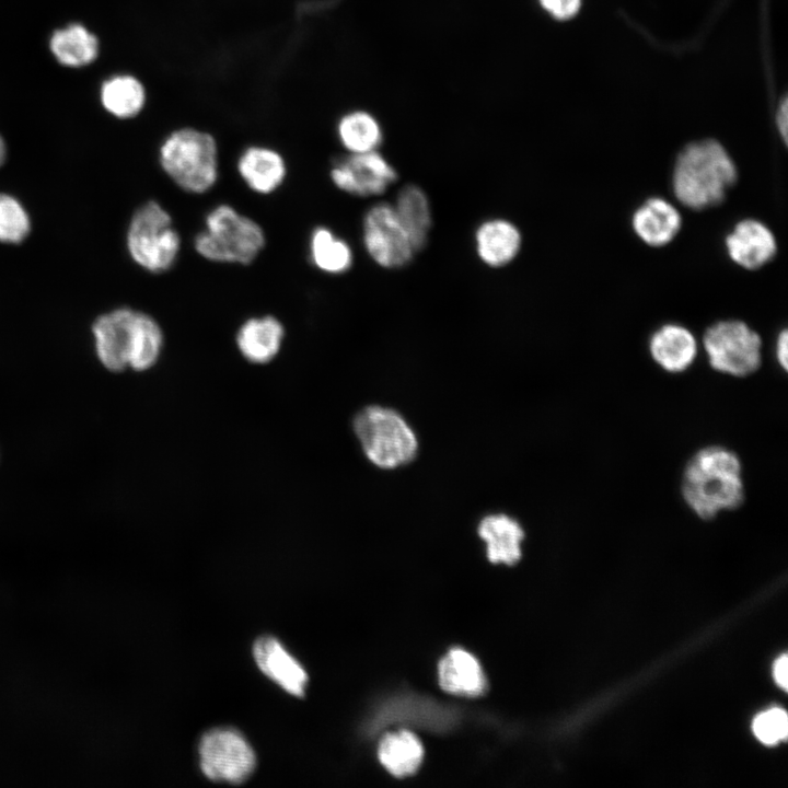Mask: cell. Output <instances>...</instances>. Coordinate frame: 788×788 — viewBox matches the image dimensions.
<instances>
[{
    "mask_svg": "<svg viewBox=\"0 0 788 788\" xmlns=\"http://www.w3.org/2000/svg\"><path fill=\"white\" fill-rule=\"evenodd\" d=\"M680 490L687 508L705 521L739 509L745 501L741 459L720 444L698 449L684 465Z\"/></svg>",
    "mask_w": 788,
    "mask_h": 788,
    "instance_id": "6da1fadb",
    "label": "cell"
},
{
    "mask_svg": "<svg viewBox=\"0 0 788 788\" xmlns=\"http://www.w3.org/2000/svg\"><path fill=\"white\" fill-rule=\"evenodd\" d=\"M96 356L105 369L146 371L159 360L164 334L150 314L123 306L99 316L92 325Z\"/></svg>",
    "mask_w": 788,
    "mask_h": 788,
    "instance_id": "7a4b0ae2",
    "label": "cell"
},
{
    "mask_svg": "<svg viewBox=\"0 0 788 788\" xmlns=\"http://www.w3.org/2000/svg\"><path fill=\"white\" fill-rule=\"evenodd\" d=\"M738 179V169L714 139L686 144L677 154L672 173L675 198L684 207L702 211L720 205Z\"/></svg>",
    "mask_w": 788,
    "mask_h": 788,
    "instance_id": "3957f363",
    "label": "cell"
},
{
    "mask_svg": "<svg viewBox=\"0 0 788 788\" xmlns=\"http://www.w3.org/2000/svg\"><path fill=\"white\" fill-rule=\"evenodd\" d=\"M159 164L183 192L202 195L220 175L219 147L208 131L183 126L169 132L159 147Z\"/></svg>",
    "mask_w": 788,
    "mask_h": 788,
    "instance_id": "277c9868",
    "label": "cell"
},
{
    "mask_svg": "<svg viewBox=\"0 0 788 788\" xmlns=\"http://www.w3.org/2000/svg\"><path fill=\"white\" fill-rule=\"evenodd\" d=\"M193 245L208 262L246 266L264 250L266 234L256 220L222 202L207 212Z\"/></svg>",
    "mask_w": 788,
    "mask_h": 788,
    "instance_id": "5b68a950",
    "label": "cell"
},
{
    "mask_svg": "<svg viewBox=\"0 0 788 788\" xmlns=\"http://www.w3.org/2000/svg\"><path fill=\"white\" fill-rule=\"evenodd\" d=\"M352 429L367 459L383 470L410 463L418 441L404 417L393 408L369 405L352 418Z\"/></svg>",
    "mask_w": 788,
    "mask_h": 788,
    "instance_id": "8992f818",
    "label": "cell"
},
{
    "mask_svg": "<svg viewBox=\"0 0 788 788\" xmlns=\"http://www.w3.org/2000/svg\"><path fill=\"white\" fill-rule=\"evenodd\" d=\"M132 260L152 274L172 269L182 248V237L171 213L157 200L141 205L132 215L126 234Z\"/></svg>",
    "mask_w": 788,
    "mask_h": 788,
    "instance_id": "52a82bcc",
    "label": "cell"
},
{
    "mask_svg": "<svg viewBox=\"0 0 788 788\" xmlns=\"http://www.w3.org/2000/svg\"><path fill=\"white\" fill-rule=\"evenodd\" d=\"M762 344L758 333L740 320L718 321L703 335L711 369L734 378H746L761 368Z\"/></svg>",
    "mask_w": 788,
    "mask_h": 788,
    "instance_id": "ba28073f",
    "label": "cell"
},
{
    "mask_svg": "<svg viewBox=\"0 0 788 788\" xmlns=\"http://www.w3.org/2000/svg\"><path fill=\"white\" fill-rule=\"evenodd\" d=\"M199 764L204 775L215 781L240 784L253 773L255 753L236 730L213 729L201 738Z\"/></svg>",
    "mask_w": 788,
    "mask_h": 788,
    "instance_id": "9c48e42d",
    "label": "cell"
},
{
    "mask_svg": "<svg viewBox=\"0 0 788 788\" xmlns=\"http://www.w3.org/2000/svg\"><path fill=\"white\" fill-rule=\"evenodd\" d=\"M362 237L370 257L381 267L399 268L408 264L415 248L394 207L378 204L363 218Z\"/></svg>",
    "mask_w": 788,
    "mask_h": 788,
    "instance_id": "30bf717a",
    "label": "cell"
},
{
    "mask_svg": "<svg viewBox=\"0 0 788 788\" xmlns=\"http://www.w3.org/2000/svg\"><path fill=\"white\" fill-rule=\"evenodd\" d=\"M333 184L350 195L376 196L396 181L397 173L375 150L349 153L337 160L329 171Z\"/></svg>",
    "mask_w": 788,
    "mask_h": 788,
    "instance_id": "8fae6325",
    "label": "cell"
},
{
    "mask_svg": "<svg viewBox=\"0 0 788 788\" xmlns=\"http://www.w3.org/2000/svg\"><path fill=\"white\" fill-rule=\"evenodd\" d=\"M729 258L746 270H757L777 254V241L772 230L753 218L737 222L725 239Z\"/></svg>",
    "mask_w": 788,
    "mask_h": 788,
    "instance_id": "7c38bea8",
    "label": "cell"
},
{
    "mask_svg": "<svg viewBox=\"0 0 788 788\" xmlns=\"http://www.w3.org/2000/svg\"><path fill=\"white\" fill-rule=\"evenodd\" d=\"M236 171L243 183L259 195H270L278 190L288 174L283 155L263 144L243 149L236 161Z\"/></svg>",
    "mask_w": 788,
    "mask_h": 788,
    "instance_id": "4fadbf2b",
    "label": "cell"
},
{
    "mask_svg": "<svg viewBox=\"0 0 788 788\" xmlns=\"http://www.w3.org/2000/svg\"><path fill=\"white\" fill-rule=\"evenodd\" d=\"M648 350L662 370L679 374L690 369L696 360L698 344L695 335L684 325L667 323L650 335Z\"/></svg>",
    "mask_w": 788,
    "mask_h": 788,
    "instance_id": "5bb4252c",
    "label": "cell"
},
{
    "mask_svg": "<svg viewBox=\"0 0 788 788\" xmlns=\"http://www.w3.org/2000/svg\"><path fill=\"white\" fill-rule=\"evenodd\" d=\"M631 228L645 244L662 247L670 244L681 231L682 216L669 200L650 197L633 212Z\"/></svg>",
    "mask_w": 788,
    "mask_h": 788,
    "instance_id": "9a60e30c",
    "label": "cell"
},
{
    "mask_svg": "<svg viewBox=\"0 0 788 788\" xmlns=\"http://www.w3.org/2000/svg\"><path fill=\"white\" fill-rule=\"evenodd\" d=\"M285 334V326L276 316H252L237 328L235 344L244 359L264 364L279 354Z\"/></svg>",
    "mask_w": 788,
    "mask_h": 788,
    "instance_id": "2e32d148",
    "label": "cell"
},
{
    "mask_svg": "<svg viewBox=\"0 0 788 788\" xmlns=\"http://www.w3.org/2000/svg\"><path fill=\"white\" fill-rule=\"evenodd\" d=\"M253 650L255 661L265 675L288 693L304 695L308 674L276 638H259Z\"/></svg>",
    "mask_w": 788,
    "mask_h": 788,
    "instance_id": "e0dca14e",
    "label": "cell"
},
{
    "mask_svg": "<svg viewBox=\"0 0 788 788\" xmlns=\"http://www.w3.org/2000/svg\"><path fill=\"white\" fill-rule=\"evenodd\" d=\"M477 533L486 543L491 563L514 565L521 558L524 531L515 519L503 513L488 514L478 523Z\"/></svg>",
    "mask_w": 788,
    "mask_h": 788,
    "instance_id": "ac0fdd59",
    "label": "cell"
},
{
    "mask_svg": "<svg viewBox=\"0 0 788 788\" xmlns=\"http://www.w3.org/2000/svg\"><path fill=\"white\" fill-rule=\"evenodd\" d=\"M479 258L491 267L512 262L521 247L518 228L503 219H493L480 224L475 234Z\"/></svg>",
    "mask_w": 788,
    "mask_h": 788,
    "instance_id": "d6986e66",
    "label": "cell"
},
{
    "mask_svg": "<svg viewBox=\"0 0 788 788\" xmlns=\"http://www.w3.org/2000/svg\"><path fill=\"white\" fill-rule=\"evenodd\" d=\"M439 683L448 693L478 696L485 692L486 679L480 664L465 650L452 649L439 663Z\"/></svg>",
    "mask_w": 788,
    "mask_h": 788,
    "instance_id": "ffe728a7",
    "label": "cell"
},
{
    "mask_svg": "<svg viewBox=\"0 0 788 788\" xmlns=\"http://www.w3.org/2000/svg\"><path fill=\"white\" fill-rule=\"evenodd\" d=\"M49 46L59 63L72 68L86 66L99 55L96 36L79 23L55 31Z\"/></svg>",
    "mask_w": 788,
    "mask_h": 788,
    "instance_id": "44dd1931",
    "label": "cell"
},
{
    "mask_svg": "<svg viewBox=\"0 0 788 788\" xmlns=\"http://www.w3.org/2000/svg\"><path fill=\"white\" fill-rule=\"evenodd\" d=\"M103 107L119 119L134 118L141 113L147 102L142 82L131 74L114 76L101 86Z\"/></svg>",
    "mask_w": 788,
    "mask_h": 788,
    "instance_id": "7402d4cb",
    "label": "cell"
},
{
    "mask_svg": "<svg viewBox=\"0 0 788 788\" xmlns=\"http://www.w3.org/2000/svg\"><path fill=\"white\" fill-rule=\"evenodd\" d=\"M378 755L381 764L394 776L414 774L424 756L420 741L412 732L402 730L387 733L380 742Z\"/></svg>",
    "mask_w": 788,
    "mask_h": 788,
    "instance_id": "603a6c76",
    "label": "cell"
},
{
    "mask_svg": "<svg viewBox=\"0 0 788 788\" xmlns=\"http://www.w3.org/2000/svg\"><path fill=\"white\" fill-rule=\"evenodd\" d=\"M394 209L415 251H419L426 245L431 228L430 207L425 193L415 185L405 186Z\"/></svg>",
    "mask_w": 788,
    "mask_h": 788,
    "instance_id": "cb8c5ba5",
    "label": "cell"
},
{
    "mask_svg": "<svg viewBox=\"0 0 788 788\" xmlns=\"http://www.w3.org/2000/svg\"><path fill=\"white\" fill-rule=\"evenodd\" d=\"M309 257L321 271L338 275L350 269L352 251L349 244L326 227H316L309 239Z\"/></svg>",
    "mask_w": 788,
    "mask_h": 788,
    "instance_id": "d4e9b609",
    "label": "cell"
},
{
    "mask_svg": "<svg viewBox=\"0 0 788 788\" xmlns=\"http://www.w3.org/2000/svg\"><path fill=\"white\" fill-rule=\"evenodd\" d=\"M337 136L349 153L373 151L382 139L381 128L375 118L361 111L350 112L339 119Z\"/></svg>",
    "mask_w": 788,
    "mask_h": 788,
    "instance_id": "484cf974",
    "label": "cell"
},
{
    "mask_svg": "<svg viewBox=\"0 0 788 788\" xmlns=\"http://www.w3.org/2000/svg\"><path fill=\"white\" fill-rule=\"evenodd\" d=\"M30 230V217L22 204L11 195L0 194V242L18 244Z\"/></svg>",
    "mask_w": 788,
    "mask_h": 788,
    "instance_id": "4316f807",
    "label": "cell"
},
{
    "mask_svg": "<svg viewBox=\"0 0 788 788\" xmlns=\"http://www.w3.org/2000/svg\"><path fill=\"white\" fill-rule=\"evenodd\" d=\"M753 732L761 742L767 745L785 740L788 733L786 711L780 708H773L760 714L753 721Z\"/></svg>",
    "mask_w": 788,
    "mask_h": 788,
    "instance_id": "83f0119b",
    "label": "cell"
},
{
    "mask_svg": "<svg viewBox=\"0 0 788 788\" xmlns=\"http://www.w3.org/2000/svg\"><path fill=\"white\" fill-rule=\"evenodd\" d=\"M540 2L554 18L565 20L572 18L579 11L581 0H540Z\"/></svg>",
    "mask_w": 788,
    "mask_h": 788,
    "instance_id": "f1b7e54d",
    "label": "cell"
},
{
    "mask_svg": "<svg viewBox=\"0 0 788 788\" xmlns=\"http://www.w3.org/2000/svg\"><path fill=\"white\" fill-rule=\"evenodd\" d=\"M775 357L779 367L786 372L788 368V331L783 328L776 338Z\"/></svg>",
    "mask_w": 788,
    "mask_h": 788,
    "instance_id": "f546056e",
    "label": "cell"
},
{
    "mask_svg": "<svg viewBox=\"0 0 788 788\" xmlns=\"http://www.w3.org/2000/svg\"><path fill=\"white\" fill-rule=\"evenodd\" d=\"M776 125L778 128V131L781 136L783 141L787 144L788 139V103L787 99L785 97L777 111L776 115Z\"/></svg>",
    "mask_w": 788,
    "mask_h": 788,
    "instance_id": "4dcf8cb0",
    "label": "cell"
},
{
    "mask_svg": "<svg viewBox=\"0 0 788 788\" xmlns=\"http://www.w3.org/2000/svg\"><path fill=\"white\" fill-rule=\"evenodd\" d=\"M787 669H788V658L786 654L778 658L774 664V677L776 683L783 687L784 690H787Z\"/></svg>",
    "mask_w": 788,
    "mask_h": 788,
    "instance_id": "1f68e13d",
    "label": "cell"
},
{
    "mask_svg": "<svg viewBox=\"0 0 788 788\" xmlns=\"http://www.w3.org/2000/svg\"><path fill=\"white\" fill-rule=\"evenodd\" d=\"M7 157V146L3 138L0 135V166L3 164Z\"/></svg>",
    "mask_w": 788,
    "mask_h": 788,
    "instance_id": "d6a6232c",
    "label": "cell"
}]
</instances>
